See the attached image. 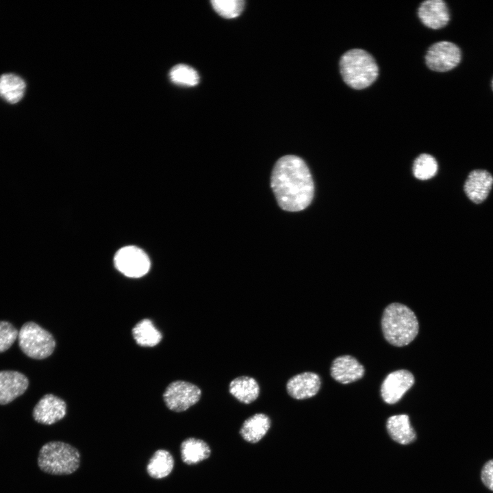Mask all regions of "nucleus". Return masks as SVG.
Listing matches in <instances>:
<instances>
[{
	"mask_svg": "<svg viewBox=\"0 0 493 493\" xmlns=\"http://www.w3.org/2000/svg\"><path fill=\"white\" fill-rule=\"evenodd\" d=\"M270 186L279 206L288 212L306 208L314 197V186L310 171L301 157L287 155L274 165Z\"/></svg>",
	"mask_w": 493,
	"mask_h": 493,
	"instance_id": "f257e3e1",
	"label": "nucleus"
},
{
	"mask_svg": "<svg viewBox=\"0 0 493 493\" xmlns=\"http://www.w3.org/2000/svg\"><path fill=\"white\" fill-rule=\"evenodd\" d=\"M381 328L385 339L390 344L403 346L416 337L419 325L410 308L399 303H392L383 311Z\"/></svg>",
	"mask_w": 493,
	"mask_h": 493,
	"instance_id": "f03ea898",
	"label": "nucleus"
},
{
	"mask_svg": "<svg viewBox=\"0 0 493 493\" xmlns=\"http://www.w3.org/2000/svg\"><path fill=\"white\" fill-rule=\"evenodd\" d=\"M340 70L344 81L357 90L370 86L379 75L374 58L361 49H353L344 53L340 60Z\"/></svg>",
	"mask_w": 493,
	"mask_h": 493,
	"instance_id": "7ed1b4c3",
	"label": "nucleus"
},
{
	"mask_svg": "<svg viewBox=\"0 0 493 493\" xmlns=\"http://www.w3.org/2000/svg\"><path fill=\"white\" fill-rule=\"evenodd\" d=\"M38 465L45 473L68 475L80 465V454L72 445L60 441L49 442L40 448Z\"/></svg>",
	"mask_w": 493,
	"mask_h": 493,
	"instance_id": "20e7f679",
	"label": "nucleus"
},
{
	"mask_svg": "<svg viewBox=\"0 0 493 493\" xmlns=\"http://www.w3.org/2000/svg\"><path fill=\"white\" fill-rule=\"evenodd\" d=\"M18 342L26 355L36 359L50 356L55 346L53 336L34 322H27L22 326L18 331Z\"/></svg>",
	"mask_w": 493,
	"mask_h": 493,
	"instance_id": "39448f33",
	"label": "nucleus"
},
{
	"mask_svg": "<svg viewBox=\"0 0 493 493\" xmlns=\"http://www.w3.org/2000/svg\"><path fill=\"white\" fill-rule=\"evenodd\" d=\"M163 397L169 409L181 412L186 411L200 400L201 390L192 383L178 380L168 385Z\"/></svg>",
	"mask_w": 493,
	"mask_h": 493,
	"instance_id": "423d86ee",
	"label": "nucleus"
},
{
	"mask_svg": "<svg viewBox=\"0 0 493 493\" xmlns=\"http://www.w3.org/2000/svg\"><path fill=\"white\" fill-rule=\"evenodd\" d=\"M116 268L128 277L138 278L149 270L148 255L140 248L127 246L119 249L114 256Z\"/></svg>",
	"mask_w": 493,
	"mask_h": 493,
	"instance_id": "0eeeda50",
	"label": "nucleus"
},
{
	"mask_svg": "<svg viewBox=\"0 0 493 493\" xmlns=\"http://www.w3.org/2000/svg\"><path fill=\"white\" fill-rule=\"evenodd\" d=\"M461 60L459 48L448 41L433 44L425 55L427 66L434 71L445 72L454 68Z\"/></svg>",
	"mask_w": 493,
	"mask_h": 493,
	"instance_id": "6e6552de",
	"label": "nucleus"
},
{
	"mask_svg": "<svg viewBox=\"0 0 493 493\" xmlns=\"http://www.w3.org/2000/svg\"><path fill=\"white\" fill-rule=\"evenodd\" d=\"M414 383V377L407 370L390 372L383 380L381 387L383 400L388 404L397 403Z\"/></svg>",
	"mask_w": 493,
	"mask_h": 493,
	"instance_id": "1a4fd4ad",
	"label": "nucleus"
},
{
	"mask_svg": "<svg viewBox=\"0 0 493 493\" xmlns=\"http://www.w3.org/2000/svg\"><path fill=\"white\" fill-rule=\"evenodd\" d=\"M66 413V403L52 394H47L35 405L33 418L38 423L50 425L62 420Z\"/></svg>",
	"mask_w": 493,
	"mask_h": 493,
	"instance_id": "9d476101",
	"label": "nucleus"
},
{
	"mask_svg": "<svg viewBox=\"0 0 493 493\" xmlns=\"http://www.w3.org/2000/svg\"><path fill=\"white\" fill-rule=\"evenodd\" d=\"M321 385L320 377L315 372H304L288 379L286 391L293 399L303 400L315 396Z\"/></svg>",
	"mask_w": 493,
	"mask_h": 493,
	"instance_id": "9b49d317",
	"label": "nucleus"
},
{
	"mask_svg": "<svg viewBox=\"0 0 493 493\" xmlns=\"http://www.w3.org/2000/svg\"><path fill=\"white\" fill-rule=\"evenodd\" d=\"M28 379L21 372L0 371V405L8 404L27 389Z\"/></svg>",
	"mask_w": 493,
	"mask_h": 493,
	"instance_id": "f8f14e48",
	"label": "nucleus"
},
{
	"mask_svg": "<svg viewBox=\"0 0 493 493\" xmlns=\"http://www.w3.org/2000/svg\"><path fill=\"white\" fill-rule=\"evenodd\" d=\"M418 15L425 26L433 29L444 27L450 19L448 9L442 0L423 1L418 8Z\"/></svg>",
	"mask_w": 493,
	"mask_h": 493,
	"instance_id": "ddd939ff",
	"label": "nucleus"
},
{
	"mask_svg": "<svg viewBox=\"0 0 493 493\" xmlns=\"http://www.w3.org/2000/svg\"><path fill=\"white\" fill-rule=\"evenodd\" d=\"M330 372L336 381L347 384L360 379L364 376L365 370L354 357L342 355L333 361Z\"/></svg>",
	"mask_w": 493,
	"mask_h": 493,
	"instance_id": "4468645a",
	"label": "nucleus"
},
{
	"mask_svg": "<svg viewBox=\"0 0 493 493\" xmlns=\"http://www.w3.org/2000/svg\"><path fill=\"white\" fill-rule=\"evenodd\" d=\"M493 185L492 175L485 170L470 173L464 184L467 197L475 203H482L488 196Z\"/></svg>",
	"mask_w": 493,
	"mask_h": 493,
	"instance_id": "2eb2a0df",
	"label": "nucleus"
},
{
	"mask_svg": "<svg viewBox=\"0 0 493 493\" xmlns=\"http://www.w3.org/2000/svg\"><path fill=\"white\" fill-rule=\"evenodd\" d=\"M270 426L271 420L268 415L256 413L244 421L239 433L244 441L255 444L265 437Z\"/></svg>",
	"mask_w": 493,
	"mask_h": 493,
	"instance_id": "dca6fc26",
	"label": "nucleus"
},
{
	"mask_svg": "<svg viewBox=\"0 0 493 493\" xmlns=\"http://www.w3.org/2000/svg\"><path fill=\"white\" fill-rule=\"evenodd\" d=\"M180 452L184 464L194 465L208 459L212 451L209 444L203 440L188 438L181 443Z\"/></svg>",
	"mask_w": 493,
	"mask_h": 493,
	"instance_id": "f3484780",
	"label": "nucleus"
},
{
	"mask_svg": "<svg viewBox=\"0 0 493 493\" xmlns=\"http://www.w3.org/2000/svg\"><path fill=\"white\" fill-rule=\"evenodd\" d=\"M229 391L238 401L250 404L259 396L260 385L251 377L240 376L230 382Z\"/></svg>",
	"mask_w": 493,
	"mask_h": 493,
	"instance_id": "a211bd4d",
	"label": "nucleus"
},
{
	"mask_svg": "<svg viewBox=\"0 0 493 493\" xmlns=\"http://www.w3.org/2000/svg\"><path fill=\"white\" fill-rule=\"evenodd\" d=\"M386 427L390 437L399 444H407L416 439V433L410 425L407 415L390 416L387 420Z\"/></svg>",
	"mask_w": 493,
	"mask_h": 493,
	"instance_id": "6ab92c4d",
	"label": "nucleus"
},
{
	"mask_svg": "<svg viewBox=\"0 0 493 493\" xmlns=\"http://www.w3.org/2000/svg\"><path fill=\"white\" fill-rule=\"evenodd\" d=\"M25 90V81L20 76L14 73L0 76V97L6 102L17 103L23 99Z\"/></svg>",
	"mask_w": 493,
	"mask_h": 493,
	"instance_id": "aec40b11",
	"label": "nucleus"
},
{
	"mask_svg": "<svg viewBox=\"0 0 493 493\" xmlns=\"http://www.w3.org/2000/svg\"><path fill=\"white\" fill-rule=\"evenodd\" d=\"M175 465L173 457L166 450L156 451L147 466L149 475L154 479H162L172 472Z\"/></svg>",
	"mask_w": 493,
	"mask_h": 493,
	"instance_id": "412c9836",
	"label": "nucleus"
},
{
	"mask_svg": "<svg viewBox=\"0 0 493 493\" xmlns=\"http://www.w3.org/2000/svg\"><path fill=\"white\" fill-rule=\"evenodd\" d=\"M132 335L136 343L142 346H154L160 343L162 333L147 318L138 323L132 329Z\"/></svg>",
	"mask_w": 493,
	"mask_h": 493,
	"instance_id": "4be33fe9",
	"label": "nucleus"
},
{
	"mask_svg": "<svg viewBox=\"0 0 493 493\" xmlns=\"http://www.w3.org/2000/svg\"><path fill=\"white\" fill-rule=\"evenodd\" d=\"M170 80L183 86H194L199 81V75L192 67L183 64L173 66L169 73Z\"/></svg>",
	"mask_w": 493,
	"mask_h": 493,
	"instance_id": "5701e85b",
	"label": "nucleus"
},
{
	"mask_svg": "<svg viewBox=\"0 0 493 493\" xmlns=\"http://www.w3.org/2000/svg\"><path fill=\"white\" fill-rule=\"evenodd\" d=\"M438 171V163L431 155L422 153L414 161V175L418 179L427 180L433 177Z\"/></svg>",
	"mask_w": 493,
	"mask_h": 493,
	"instance_id": "b1692460",
	"label": "nucleus"
},
{
	"mask_svg": "<svg viewBox=\"0 0 493 493\" xmlns=\"http://www.w3.org/2000/svg\"><path fill=\"white\" fill-rule=\"evenodd\" d=\"M211 3L219 15L227 18L237 17L244 7L243 0H212Z\"/></svg>",
	"mask_w": 493,
	"mask_h": 493,
	"instance_id": "393cba45",
	"label": "nucleus"
},
{
	"mask_svg": "<svg viewBox=\"0 0 493 493\" xmlns=\"http://www.w3.org/2000/svg\"><path fill=\"white\" fill-rule=\"evenodd\" d=\"M18 331L12 324L0 321V353L8 350L18 338Z\"/></svg>",
	"mask_w": 493,
	"mask_h": 493,
	"instance_id": "a878e982",
	"label": "nucleus"
},
{
	"mask_svg": "<svg viewBox=\"0 0 493 493\" xmlns=\"http://www.w3.org/2000/svg\"><path fill=\"white\" fill-rule=\"evenodd\" d=\"M481 479L485 486L493 491V459L488 461L483 465Z\"/></svg>",
	"mask_w": 493,
	"mask_h": 493,
	"instance_id": "bb28decb",
	"label": "nucleus"
},
{
	"mask_svg": "<svg viewBox=\"0 0 493 493\" xmlns=\"http://www.w3.org/2000/svg\"><path fill=\"white\" fill-rule=\"evenodd\" d=\"M492 89H493V80H492Z\"/></svg>",
	"mask_w": 493,
	"mask_h": 493,
	"instance_id": "cd10ccee",
	"label": "nucleus"
}]
</instances>
